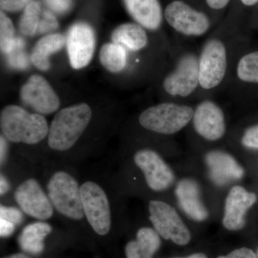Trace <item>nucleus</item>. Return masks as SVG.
I'll return each instance as SVG.
<instances>
[{
    "label": "nucleus",
    "instance_id": "f257e3e1",
    "mask_svg": "<svg viewBox=\"0 0 258 258\" xmlns=\"http://www.w3.org/2000/svg\"><path fill=\"white\" fill-rule=\"evenodd\" d=\"M0 126L3 136L13 143L36 144L49 133L48 124L43 115L29 113L15 105L2 110Z\"/></svg>",
    "mask_w": 258,
    "mask_h": 258
},
{
    "label": "nucleus",
    "instance_id": "f03ea898",
    "mask_svg": "<svg viewBox=\"0 0 258 258\" xmlns=\"http://www.w3.org/2000/svg\"><path fill=\"white\" fill-rule=\"evenodd\" d=\"M92 111L86 103L64 108L56 113L49 127L48 145L57 152L71 149L87 128Z\"/></svg>",
    "mask_w": 258,
    "mask_h": 258
},
{
    "label": "nucleus",
    "instance_id": "7ed1b4c3",
    "mask_svg": "<svg viewBox=\"0 0 258 258\" xmlns=\"http://www.w3.org/2000/svg\"><path fill=\"white\" fill-rule=\"evenodd\" d=\"M193 108L185 105L163 103L149 107L139 115L143 128L155 133L171 135L184 128L194 115Z\"/></svg>",
    "mask_w": 258,
    "mask_h": 258
},
{
    "label": "nucleus",
    "instance_id": "20e7f679",
    "mask_svg": "<svg viewBox=\"0 0 258 258\" xmlns=\"http://www.w3.org/2000/svg\"><path fill=\"white\" fill-rule=\"evenodd\" d=\"M47 190L52 206L60 215L76 221L85 217L81 186L69 173H54L47 182Z\"/></svg>",
    "mask_w": 258,
    "mask_h": 258
},
{
    "label": "nucleus",
    "instance_id": "39448f33",
    "mask_svg": "<svg viewBox=\"0 0 258 258\" xmlns=\"http://www.w3.org/2000/svg\"><path fill=\"white\" fill-rule=\"evenodd\" d=\"M81 200L85 217L98 235H106L111 227L109 201L100 185L88 181L81 186Z\"/></svg>",
    "mask_w": 258,
    "mask_h": 258
},
{
    "label": "nucleus",
    "instance_id": "423d86ee",
    "mask_svg": "<svg viewBox=\"0 0 258 258\" xmlns=\"http://www.w3.org/2000/svg\"><path fill=\"white\" fill-rule=\"evenodd\" d=\"M149 220L160 237L178 245H186L191 240L189 229L185 225L175 209L159 200L149 204Z\"/></svg>",
    "mask_w": 258,
    "mask_h": 258
},
{
    "label": "nucleus",
    "instance_id": "0eeeda50",
    "mask_svg": "<svg viewBox=\"0 0 258 258\" xmlns=\"http://www.w3.org/2000/svg\"><path fill=\"white\" fill-rule=\"evenodd\" d=\"M227 67V50L223 42L217 39L209 40L199 60L201 87L210 90L218 86L225 78Z\"/></svg>",
    "mask_w": 258,
    "mask_h": 258
},
{
    "label": "nucleus",
    "instance_id": "6e6552de",
    "mask_svg": "<svg viewBox=\"0 0 258 258\" xmlns=\"http://www.w3.org/2000/svg\"><path fill=\"white\" fill-rule=\"evenodd\" d=\"M164 17L171 28L186 36L203 35L210 26L206 15L182 1H174L168 5Z\"/></svg>",
    "mask_w": 258,
    "mask_h": 258
},
{
    "label": "nucleus",
    "instance_id": "1a4fd4ad",
    "mask_svg": "<svg viewBox=\"0 0 258 258\" xmlns=\"http://www.w3.org/2000/svg\"><path fill=\"white\" fill-rule=\"evenodd\" d=\"M134 161L143 172L148 186L153 191H165L174 182V171L154 151L147 149L139 150L134 154Z\"/></svg>",
    "mask_w": 258,
    "mask_h": 258
},
{
    "label": "nucleus",
    "instance_id": "9d476101",
    "mask_svg": "<svg viewBox=\"0 0 258 258\" xmlns=\"http://www.w3.org/2000/svg\"><path fill=\"white\" fill-rule=\"evenodd\" d=\"M19 207L28 216L40 220H49L53 215V206L40 183L33 178L25 180L15 191Z\"/></svg>",
    "mask_w": 258,
    "mask_h": 258
},
{
    "label": "nucleus",
    "instance_id": "9b49d317",
    "mask_svg": "<svg viewBox=\"0 0 258 258\" xmlns=\"http://www.w3.org/2000/svg\"><path fill=\"white\" fill-rule=\"evenodd\" d=\"M20 98L39 114H50L58 109L60 100L45 78L34 75L20 90Z\"/></svg>",
    "mask_w": 258,
    "mask_h": 258
},
{
    "label": "nucleus",
    "instance_id": "f8f14e48",
    "mask_svg": "<svg viewBox=\"0 0 258 258\" xmlns=\"http://www.w3.org/2000/svg\"><path fill=\"white\" fill-rule=\"evenodd\" d=\"M199 84V60L196 56L189 54L180 59L176 69L164 79L163 86L171 96L187 97Z\"/></svg>",
    "mask_w": 258,
    "mask_h": 258
},
{
    "label": "nucleus",
    "instance_id": "ddd939ff",
    "mask_svg": "<svg viewBox=\"0 0 258 258\" xmlns=\"http://www.w3.org/2000/svg\"><path fill=\"white\" fill-rule=\"evenodd\" d=\"M96 38L93 29L87 23H75L66 38L70 62L75 69L86 67L92 59Z\"/></svg>",
    "mask_w": 258,
    "mask_h": 258
},
{
    "label": "nucleus",
    "instance_id": "4468645a",
    "mask_svg": "<svg viewBox=\"0 0 258 258\" xmlns=\"http://www.w3.org/2000/svg\"><path fill=\"white\" fill-rule=\"evenodd\" d=\"M193 123L197 133L208 141L215 142L225 134V115L221 108L211 101L198 105L194 112Z\"/></svg>",
    "mask_w": 258,
    "mask_h": 258
},
{
    "label": "nucleus",
    "instance_id": "2eb2a0df",
    "mask_svg": "<svg viewBox=\"0 0 258 258\" xmlns=\"http://www.w3.org/2000/svg\"><path fill=\"white\" fill-rule=\"evenodd\" d=\"M257 202V195L241 186H235L225 199L222 224L227 230L238 231L245 225V215Z\"/></svg>",
    "mask_w": 258,
    "mask_h": 258
},
{
    "label": "nucleus",
    "instance_id": "dca6fc26",
    "mask_svg": "<svg viewBox=\"0 0 258 258\" xmlns=\"http://www.w3.org/2000/svg\"><path fill=\"white\" fill-rule=\"evenodd\" d=\"M210 179L217 186H222L242 179L244 171L242 166L228 153L211 151L205 156Z\"/></svg>",
    "mask_w": 258,
    "mask_h": 258
},
{
    "label": "nucleus",
    "instance_id": "f3484780",
    "mask_svg": "<svg viewBox=\"0 0 258 258\" xmlns=\"http://www.w3.org/2000/svg\"><path fill=\"white\" fill-rule=\"evenodd\" d=\"M176 200L183 212L191 220L203 222L209 217L208 209L201 198V190L195 179L185 178L178 182L175 189Z\"/></svg>",
    "mask_w": 258,
    "mask_h": 258
},
{
    "label": "nucleus",
    "instance_id": "a211bd4d",
    "mask_svg": "<svg viewBox=\"0 0 258 258\" xmlns=\"http://www.w3.org/2000/svg\"><path fill=\"white\" fill-rule=\"evenodd\" d=\"M129 15L141 26L157 30L162 21V12L158 0H123Z\"/></svg>",
    "mask_w": 258,
    "mask_h": 258
},
{
    "label": "nucleus",
    "instance_id": "6ab92c4d",
    "mask_svg": "<svg viewBox=\"0 0 258 258\" xmlns=\"http://www.w3.org/2000/svg\"><path fill=\"white\" fill-rule=\"evenodd\" d=\"M161 246L160 235L151 227H142L137 233V240L125 247L126 258H153Z\"/></svg>",
    "mask_w": 258,
    "mask_h": 258
},
{
    "label": "nucleus",
    "instance_id": "aec40b11",
    "mask_svg": "<svg viewBox=\"0 0 258 258\" xmlns=\"http://www.w3.org/2000/svg\"><path fill=\"white\" fill-rule=\"evenodd\" d=\"M64 42L66 39L60 34H50L42 37L32 49L30 57L32 63L42 71L50 69L49 57L62 49Z\"/></svg>",
    "mask_w": 258,
    "mask_h": 258
},
{
    "label": "nucleus",
    "instance_id": "412c9836",
    "mask_svg": "<svg viewBox=\"0 0 258 258\" xmlns=\"http://www.w3.org/2000/svg\"><path fill=\"white\" fill-rule=\"evenodd\" d=\"M51 232L52 227L46 222H37L27 225L19 237L20 247L29 253H41L44 249V240Z\"/></svg>",
    "mask_w": 258,
    "mask_h": 258
},
{
    "label": "nucleus",
    "instance_id": "4be33fe9",
    "mask_svg": "<svg viewBox=\"0 0 258 258\" xmlns=\"http://www.w3.org/2000/svg\"><path fill=\"white\" fill-rule=\"evenodd\" d=\"M113 42L126 47L129 50H142L148 43V36L140 25L124 23L117 27L111 35Z\"/></svg>",
    "mask_w": 258,
    "mask_h": 258
},
{
    "label": "nucleus",
    "instance_id": "5701e85b",
    "mask_svg": "<svg viewBox=\"0 0 258 258\" xmlns=\"http://www.w3.org/2000/svg\"><path fill=\"white\" fill-rule=\"evenodd\" d=\"M100 60L102 66L110 72H120L126 64V51L120 44H105L100 51Z\"/></svg>",
    "mask_w": 258,
    "mask_h": 258
},
{
    "label": "nucleus",
    "instance_id": "b1692460",
    "mask_svg": "<svg viewBox=\"0 0 258 258\" xmlns=\"http://www.w3.org/2000/svg\"><path fill=\"white\" fill-rule=\"evenodd\" d=\"M42 10L41 3L38 1H32L27 5L19 22L22 34L28 37L37 35Z\"/></svg>",
    "mask_w": 258,
    "mask_h": 258
},
{
    "label": "nucleus",
    "instance_id": "393cba45",
    "mask_svg": "<svg viewBox=\"0 0 258 258\" xmlns=\"http://www.w3.org/2000/svg\"><path fill=\"white\" fill-rule=\"evenodd\" d=\"M237 75L242 81L258 83V51L244 55L239 61Z\"/></svg>",
    "mask_w": 258,
    "mask_h": 258
},
{
    "label": "nucleus",
    "instance_id": "a878e982",
    "mask_svg": "<svg viewBox=\"0 0 258 258\" xmlns=\"http://www.w3.org/2000/svg\"><path fill=\"white\" fill-rule=\"evenodd\" d=\"M17 37L15 36V28L13 22L5 12L0 13V48L6 55L14 45Z\"/></svg>",
    "mask_w": 258,
    "mask_h": 258
},
{
    "label": "nucleus",
    "instance_id": "bb28decb",
    "mask_svg": "<svg viewBox=\"0 0 258 258\" xmlns=\"http://www.w3.org/2000/svg\"><path fill=\"white\" fill-rule=\"evenodd\" d=\"M25 41L20 37H17L11 50L6 54L8 64L13 69L25 70L28 67V54L24 50Z\"/></svg>",
    "mask_w": 258,
    "mask_h": 258
},
{
    "label": "nucleus",
    "instance_id": "cd10ccee",
    "mask_svg": "<svg viewBox=\"0 0 258 258\" xmlns=\"http://www.w3.org/2000/svg\"><path fill=\"white\" fill-rule=\"evenodd\" d=\"M58 22L54 13L49 9H43L37 35L50 33L58 28Z\"/></svg>",
    "mask_w": 258,
    "mask_h": 258
},
{
    "label": "nucleus",
    "instance_id": "c85d7f7f",
    "mask_svg": "<svg viewBox=\"0 0 258 258\" xmlns=\"http://www.w3.org/2000/svg\"><path fill=\"white\" fill-rule=\"evenodd\" d=\"M0 218L5 219V220L13 222L15 225H18L23 221V214L18 209L1 205L0 207Z\"/></svg>",
    "mask_w": 258,
    "mask_h": 258
},
{
    "label": "nucleus",
    "instance_id": "c756f323",
    "mask_svg": "<svg viewBox=\"0 0 258 258\" xmlns=\"http://www.w3.org/2000/svg\"><path fill=\"white\" fill-rule=\"evenodd\" d=\"M48 9L52 13L64 15L71 10L73 0H44Z\"/></svg>",
    "mask_w": 258,
    "mask_h": 258
},
{
    "label": "nucleus",
    "instance_id": "7c9ffc66",
    "mask_svg": "<svg viewBox=\"0 0 258 258\" xmlns=\"http://www.w3.org/2000/svg\"><path fill=\"white\" fill-rule=\"evenodd\" d=\"M242 144L248 149H258V125L245 131L242 137Z\"/></svg>",
    "mask_w": 258,
    "mask_h": 258
},
{
    "label": "nucleus",
    "instance_id": "2f4dec72",
    "mask_svg": "<svg viewBox=\"0 0 258 258\" xmlns=\"http://www.w3.org/2000/svg\"><path fill=\"white\" fill-rule=\"evenodd\" d=\"M32 0H0L2 11L15 13L25 9Z\"/></svg>",
    "mask_w": 258,
    "mask_h": 258
},
{
    "label": "nucleus",
    "instance_id": "473e14b6",
    "mask_svg": "<svg viewBox=\"0 0 258 258\" xmlns=\"http://www.w3.org/2000/svg\"><path fill=\"white\" fill-rule=\"evenodd\" d=\"M217 258H257V254L252 249L247 247L235 249L227 255L219 256Z\"/></svg>",
    "mask_w": 258,
    "mask_h": 258
},
{
    "label": "nucleus",
    "instance_id": "72a5a7b5",
    "mask_svg": "<svg viewBox=\"0 0 258 258\" xmlns=\"http://www.w3.org/2000/svg\"><path fill=\"white\" fill-rule=\"evenodd\" d=\"M15 225L13 222L0 218V235L2 237H9L14 232Z\"/></svg>",
    "mask_w": 258,
    "mask_h": 258
},
{
    "label": "nucleus",
    "instance_id": "f704fd0d",
    "mask_svg": "<svg viewBox=\"0 0 258 258\" xmlns=\"http://www.w3.org/2000/svg\"><path fill=\"white\" fill-rule=\"evenodd\" d=\"M7 139L4 136L2 135L0 137V163L1 166L4 164L8 157V144Z\"/></svg>",
    "mask_w": 258,
    "mask_h": 258
},
{
    "label": "nucleus",
    "instance_id": "c9c22d12",
    "mask_svg": "<svg viewBox=\"0 0 258 258\" xmlns=\"http://www.w3.org/2000/svg\"><path fill=\"white\" fill-rule=\"evenodd\" d=\"M230 0H206L208 6L214 10H220L227 6Z\"/></svg>",
    "mask_w": 258,
    "mask_h": 258
},
{
    "label": "nucleus",
    "instance_id": "e433bc0d",
    "mask_svg": "<svg viewBox=\"0 0 258 258\" xmlns=\"http://www.w3.org/2000/svg\"><path fill=\"white\" fill-rule=\"evenodd\" d=\"M10 190V183L8 179L3 174L0 176V195L3 196Z\"/></svg>",
    "mask_w": 258,
    "mask_h": 258
},
{
    "label": "nucleus",
    "instance_id": "4c0bfd02",
    "mask_svg": "<svg viewBox=\"0 0 258 258\" xmlns=\"http://www.w3.org/2000/svg\"><path fill=\"white\" fill-rule=\"evenodd\" d=\"M176 258H208L206 254L204 253H195L190 254L189 256L184 257H176Z\"/></svg>",
    "mask_w": 258,
    "mask_h": 258
},
{
    "label": "nucleus",
    "instance_id": "58836bf2",
    "mask_svg": "<svg viewBox=\"0 0 258 258\" xmlns=\"http://www.w3.org/2000/svg\"><path fill=\"white\" fill-rule=\"evenodd\" d=\"M241 1L246 6H252L258 3V0H241Z\"/></svg>",
    "mask_w": 258,
    "mask_h": 258
},
{
    "label": "nucleus",
    "instance_id": "ea45409f",
    "mask_svg": "<svg viewBox=\"0 0 258 258\" xmlns=\"http://www.w3.org/2000/svg\"><path fill=\"white\" fill-rule=\"evenodd\" d=\"M5 258H30L28 257V256L25 255L23 254H13V255H10L9 257H5Z\"/></svg>",
    "mask_w": 258,
    "mask_h": 258
},
{
    "label": "nucleus",
    "instance_id": "a19ab883",
    "mask_svg": "<svg viewBox=\"0 0 258 258\" xmlns=\"http://www.w3.org/2000/svg\"><path fill=\"white\" fill-rule=\"evenodd\" d=\"M257 257L258 258V249H257Z\"/></svg>",
    "mask_w": 258,
    "mask_h": 258
}]
</instances>
